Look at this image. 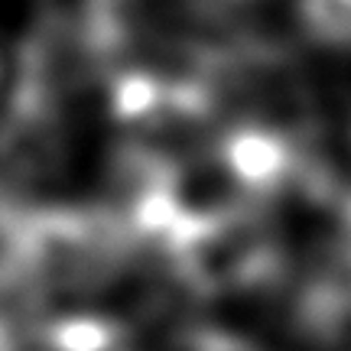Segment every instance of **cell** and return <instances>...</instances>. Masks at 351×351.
<instances>
[{
    "label": "cell",
    "instance_id": "obj_2",
    "mask_svg": "<svg viewBox=\"0 0 351 351\" xmlns=\"http://www.w3.org/2000/svg\"><path fill=\"white\" fill-rule=\"evenodd\" d=\"M0 351H16L13 348V341H10V335H7V328H3V322H0Z\"/></svg>",
    "mask_w": 351,
    "mask_h": 351
},
{
    "label": "cell",
    "instance_id": "obj_1",
    "mask_svg": "<svg viewBox=\"0 0 351 351\" xmlns=\"http://www.w3.org/2000/svg\"><path fill=\"white\" fill-rule=\"evenodd\" d=\"M315 26L332 39H351V0H313Z\"/></svg>",
    "mask_w": 351,
    "mask_h": 351
}]
</instances>
